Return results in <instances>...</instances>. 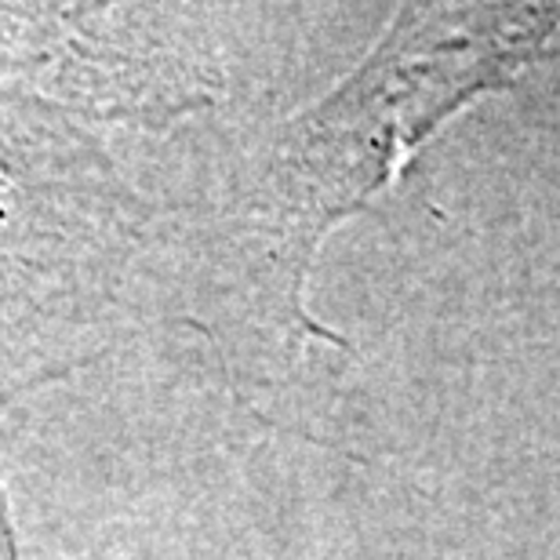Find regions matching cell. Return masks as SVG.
I'll return each instance as SVG.
<instances>
[{
  "instance_id": "cell-3",
  "label": "cell",
  "mask_w": 560,
  "mask_h": 560,
  "mask_svg": "<svg viewBox=\"0 0 560 560\" xmlns=\"http://www.w3.org/2000/svg\"><path fill=\"white\" fill-rule=\"evenodd\" d=\"M128 4L0 0V84L77 120L167 125L208 98L205 66Z\"/></svg>"
},
{
  "instance_id": "cell-2",
  "label": "cell",
  "mask_w": 560,
  "mask_h": 560,
  "mask_svg": "<svg viewBox=\"0 0 560 560\" xmlns=\"http://www.w3.org/2000/svg\"><path fill=\"white\" fill-rule=\"evenodd\" d=\"M142 219L84 120L0 84V408L84 368Z\"/></svg>"
},
{
  "instance_id": "cell-4",
  "label": "cell",
  "mask_w": 560,
  "mask_h": 560,
  "mask_svg": "<svg viewBox=\"0 0 560 560\" xmlns=\"http://www.w3.org/2000/svg\"><path fill=\"white\" fill-rule=\"evenodd\" d=\"M4 411H8V408H0V419H4ZM0 560H22V557H19L15 517H11V499H8L4 463H0Z\"/></svg>"
},
{
  "instance_id": "cell-1",
  "label": "cell",
  "mask_w": 560,
  "mask_h": 560,
  "mask_svg": "<svg viewBox=\"0 0 560 560\" xmlns=\"http://www.w3.org/2000/svg\"><path fill=\"white\" fill-rule=\"evenodd\" d=\"M557 22L560 8L408 11L350 84L277 131L211 248L219 306L208 331L230 361L295 357L306 335H324L302 284L328 230L419 136L521 70Z\"/></svg>"
}]
</instances>
